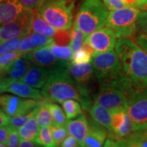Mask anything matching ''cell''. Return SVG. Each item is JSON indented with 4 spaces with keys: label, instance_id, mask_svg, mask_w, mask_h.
<instances>
[{
    "label": "cell",
    "instance_id": "cell-39",
    "mask_svg": "<svg viewBox=\"0 0 147 147\" xmlns=\"http://www.w3.org/2000/svg\"><path fill=\"white\" fill-rule=\"evenodd\" d=\"M137 28L140 33L147 34V9L140 11L138 18Z\"/></svg>",
    "mask_w": 147,
    "mask_h": 147
},
{
    "label": "cell",
    "instance_id": "cell-16",
    "mask_svg": "<svg viewBox=\"0 0 147 147\" xmlns=\"http://www.w3.org/2000/svg\"><path fill=\"white\" fill-rule=\"evenodd\" d=\"M89 128L87 135L84 139L83 146L100 147L104 146L108 135L106 129L93 119H88Z\"/></svg>",
    "mask_w": 147,
    "mask_h": 147
},
{
    "label": "cell",
    "instance_id": "cell-28",
    "mask_svg": "<svg viewBox=\"0 0 147 147\" xmlns=\"http://www.w3.org/2000/svg\"><path fill=\"white\" fill-rule=\"evenodd\" d=\"M62 108L65 112L67 119H74L82 113V108L80 103L76 100H67L61 103Z\"/></svg>",
    "mask_w": 147,
    "mask_h": 147
},
{
    "label": "cell",
    "instance_id": "cell-7",
    "mask_svg": "<svg viewBox=\"0 0 147 147\" xmlns=\"http://www.w3.org/2000/svg\"><path fill=\"white\" fill-rule=\"evenodd\" d=\"M127 113L134 131L147 130V87L138 91L127 100Z\"/></svg>",
    "mask_w": 147,
    "mask_h": 147
},
{
    "label": "cell",
    "instance_id": "cell-45",
    "mask_svg": "<svg viewBox=\"0 0 147 147\" xmlns=\"http://www.w3.org/2000/svg\"><path fill=\"white\" fill-rule=\"evenodd\" d=\"M18 146L19 147H36V146H41L38 143L33 142L32 140H29L21 138H20L19 144H18Z\"/></svg>",
    "mask_w": 147,
    "mask_h": 147
},
{
    "label": "cell",
    "instance_id": "cell-42",
    "mask_svg": "<svg viewBox=\"0 0 147 147\" xmlns=\"http://www.w3.org/2000/svg\"><path fill=\"white\" fill-rule=\"evenodd\" d=\"M9 130H10V125L9 124L0 127V142L3 143L6 146L8 141Z\"/></svg>",
    "mask_w": 147,
    "mask_h": 147
},
{
    "label": "cell",
    "instance_id": "cell-3",
    "mask_svg": "<svg viewBox=\"0 0 147 147\" xmlns=\"http://www.w3.org/2000/svg\"><path fill=\"white\" fill-rule=\"evenodd\" d=\"M91 63L100 86H113L120 89L129 79L115 51L98 53L92 59Z\"/></svg>",
    "mask_w": 147,
    "mask_h": 147
},
{
    "label": "cell",
    "instance_id": "cell-4",
    "mask_svg": "<svg viewBox=\"0 0 147 147\" xmlns=\"http://www.w3.org/2000/svg\"><path fill=\"white\" fill-rule=\"evenodd\" d=\"M108 10L102 0H84L76 14L74 23L85 38L106 25Z\"/></svg>",
    "mask_w": 147,
    "mask_h": 147
},
{
    "label": "cell",
    "instance_id": "cell-2",
    "mask_svg": "<svg viewBox=\"0 0 147 147\" xmlns=\"http://www.w3.org/2000/svg\"><path fill=\"white\" fill-rule=\"evenodd\" d=\"M123 69L138 91L147 87V54L130 38H119L115 46Z\"/></svg>",
    "mask_w": 147,
    "mask_h": 147
},
{
    "label": "cell",
    "instance_id": "cell-33",
    "mask_svg": "<svg viewBox=\"0 0 147 147\" xmlns=\"http://www.w3.org/2000/svg\"><path fill=\"white\" fill-rule=\"evenodd\" d=\"M127 113V110H122L112 113V131L110 133L116 131L123 125Z\"/></svg>",
    "mask_w": 147,
    "mask_h": 147
},
{
    "label": "cell",
    "instance_id": "cell-22",
    "mask_svg": "<svg viewBox=\"0 0 147 147\" xmlns=\"http://www.w3.org/2000/svg\"><path fill=\"white\" fill-rule=\"evenodd\" d=\"M89 112L91 118L104 126L108 133L112 131V113L109 110L95 102L90 107Z\"/></svg>",
    "mask_w": 147,
    "mask_h": 147
},
{
    "label": "cell",
    "instance_id": "cell-15",
    "mask_svg": "<svg viewBox=\"0 0 147 147\" xmlns=\"http://www.w3.org/2000/svg\"><path fill=\"white\" fill-rule=\"evenodd\" d=\"M54 42L52 37L32 32L23 37L18 51L22 55L46 47Z\"/></svg>",
    "mask_w": 147,
    "mask_h": 147
},
{
    "label": "cell",
    "instance_id": "cell-50",
    "mask_svg": "<svg viewBox=\"0 0 147 147\" xmlns=\"http://www.w3.org/2000/svg\"><path fill=\"white\" fill-rule=\"evenodd\" d=\"M146 135H147V130H146Z\"/></svg>",
    "mask_w": 147,
    "mask_h": 147
},
{
    "label": "cell",
    "instance_id": "cell-40",
    "mask_svg": "<svg viewBox=\"0 0 147 147\" xmlns=\"http://www.w3.org/2000/svg\"><path fill=\"white\" fill-rule=\"evenodd\" d=\"M102 1L109 11L118 10L127 6L123 0H102Z\"/></svg>",
    "mask_w": 147,
    "mask_h": 147
},
{
    "label": "cell",
    "instance_id": "cell-29",
    "mask_svg": "<svg viewBox=\"0 0 147 147\" xmlns=\"http://www.w3.org/2000/svg\"><path fill=\"white\" fill-rule=\"evenodd\" d=\"M36 142L40 146L45 147L57 146L53 139L50 126L40 127Z\"/></svg>",
    "mask_w": 147,
    "mask_h": 147
},
{
    "label": "cell",
    "instance_id": "cell-34",
    "mask_svg": "<svg viewBox=\"0 0 147 147\" xmlns=\"http://www.w3.org/2000/svg\"><path fill=\"white\" fill-rule=\"evenodd\" d=\"M51 129L52 132V135L54 139V141L57 146H60L63 140L67 136L68 131L65 127H55L54 125H51Z\"/></svg>",
    "mask_w": 147,
    "mask_h": 147
},
{
    "label": "cell",
    "instance_id": "cell-30",
    "mask_svg": "<svg viewBox=\"0 0 147 147\" xmlns=\"http://www.w3.org/2000/svg\"><path fill=\"white\" fill-rule=\"evenodd\" d=\"M70 34L71 41L70 43H69V46L72 49L74 52H75V51H78L82 48L85 36H84L82 31L76 26L74 23L71 26Z\"/></svg>",
    "mask_w": 147,
    "mask_h": 147
},
{
    "label": "cell",
    "instance_id": "cell-31",
    "mask_svg": "<svg viewBox=\"0 0 147 147\" xmlns=\"http://www.w3.org/2000/svg\"><path fill=\"white\" fill-rule=\"evenodd\" d=\"M23 37H18L0 43V55L7 53L18 51Z\"/></svg>",
    "mask_w": 147,
    "mask_h": 147
},
{
    "label": "cell",
    "instance_id": "cell-41",
    "mask_svg": "<svg viewBox=\"0 0 147 147\" xmlns=\"http://www.w3.org/2000/svg\"><path fill=\"white\" fill-rule=\"evenodd\" d=\"M19 1L25 8L36 10L39 8L44 0H19Z\"/></svg>",
    "mask_w": 147,
    "mask_h": 147
},
{
    "label": "cell",
    "instance_id": "cell-25",
    "mask_svg": "<svg viewBox=\"0 0 147 147\" xmlns=\"http://www.w3.org/2000/svg\"><path fill=\"white\" fill-rule=\"evenodd\" d=\"M50 101L44 99L40 101L37 108L36 117L40 127L51 126L52 125V116L49 108Z\"/></svg>",
    "mask_w": 147,
    "mask_h": 147
},
{
    "label": "cell",
    "instance_id": "cell-24",
    "mask_svg": "<svg viewBox=\"0 0 147 147\" xmlns=\"http://www.w3.org/2000/svg\"><path fill=\"white\" fill-rule=\"evenodd\" d=\"M39 127L36 115L33 116L26 123L18 129L20 138L36 142V139L39 133Z\"/></svg>",
    "mask_w": 147,
    "mask_h": 147
},
{
    "label": "cell",
    "instance_id": "cell-37",
    "mask_svg": "<svg viewBox=\"0 0 147 147\" xmlns=\"http://www.w3.org/2000/svg\"><path fill=\"white\" fill-rule=\"evenodd\" d=\"M22 55L18 51L7 53L0 55V69L10 65L11 63L19 58Z\"/></svg>",
    "mask_w": 147,
    "mask_h": 147
},
{
    "label": "cell",
    "instance_id": "cell-47",
    "mask_svg": "<svg viewBox=\"0 0 147 147\" xmlns=\"http://www.w3.org/2000/svg\"><path fill=\"white\" fill-rule=\"evenodd\" d=\"M9 120H10V117L0 108V127L9 124Z\"/></svg>",
    "mask_w": 147,
    "mask_h": 147
},
{
    "label": "cell",
    "instance_id": "cell-49",
    "mask_svg": "<svg viewBox=\"0 0 147 147\" xmlns=\"http://www.w3.org/2000/svg\"><path fill=\"white\" fill-rule=\"evenodd\" d=\"M123 1L126 3V5H127V6L136 7L137 0H123Z\"/></svg>",
    "mask_w": 147,
    "mask_h": 147
},
{
    "label": "cell",
    "instance_id": "cell-5",
    "mask_svg": "<svg viewBox=\"0 0 147 147\" xmlns=\"http://www.w3.org/2000/svg\"><path fill=\"white\" fill-rule=\"evenodd\" d=\"M74 7L69 0H44L37 10L55 28L68 30L72 26Z\"/></svg>",
    "mask_w": 147,
    "mask_h": 147
},
{
    "label": "cell",
    "instance_id": "cell-12",
    "mask_svg": "<svg viewBox=\"0 0 147 147\" xmlns=\"http://www.w3.org/2000/svg\"><path fill=\"white\" fill-rule=\"evenodd\" d=\"M29 65L30 61L26 55H23L10 65L0 69V93L10 84L21 80L28 70Z\"/></svg>",
    "mask_w": 147,
    "mask_h": 147
},
{
    "label": "cell",
    "instance_id": "cell-38",
    "mask_svg": "<svg viewBox=\"0 0 147 147\" xmlns=\"http://www.w3.org/2000/svg\"><path fill=\"white\" fill-rule=\"evenodd\" d=\"M10 125V124H9ZM20 141V136L18 134V130L16 128L10 125V130H9V136L7 146L16 147L18 146Z\"/></svg>",
    "mask_w": 147,
    "mask_h": 147
},
{
    "label": "cell",
    "instance_id": "cell-19",
    "mask_svg": "<svg viewBox=\"0 0 147 147\" xmlns=\"http://www.w3.org/2000/svg\"><path fill=\"white\" fill-rule=\"evenodd\" d=\"M27 10L19 0H0V24L16 19Z\"/></svg>",
    "mask_w": 147,
    "mask_h": 147
},
{
    "label": "cell",
    "instance_id": "cell-18",
    "mask_svg": "<svg viewBox=\"0 0 147 147\" xmlns=\"http://www.w3.org/2000/svg\"><path fill=\"white\" fill-rule=\"evenodd\" d=\"M51 72L48 69L31 63L21 81L37 89H42L47 82Z\"/></svg>",
    "mask_w": 147,
    "mask_h": 147
},
{
    "label": "cell",
    "instance_id": "cell-26",
    "mask_svg": "<svg viewBox=\"0 0 147 147\" xmlns=\"http://www.w3.org/2000/svg\"><path fill=\"white\" fill-rule=\"evenodd\" d=\"M48 46L57 58L65 62L71 63L74 51L70 46L59 45L55 43V41Z\"/></svg>",
    "mask_w": 147,
    "mask_h": 147
},
{
    "label": "cell",
    "instance_id": "cell-10",
    "mask_svg": "<svg viewBox=\"0 0 147 147\" xmlns=\"http://www.w3.org/2000/svg\"><path fill=\"white\" fill-rule=\"evenodd\" d=\"M40 101L15 95H0V108L9 117L23 115L32 111Z\"/></svg>",
    "mask_w": 147,
    "mask_h": 147
},
{
    "label": "cell",
    "instance_id": "cell-8",
    "mask_svg": "<svg viewBox=\"0 0 147 147\" xmlns=\"http://www.w3.org/2000/svg\"><path fill=\"white\" fill-rule=\"evenodd\" d=\"M34 16V10L28 9L16 19L0 24V41L3 42L18 37L25 36L32 32Z\"/></svg>",
    "mask_w": 147,
    "mask_h": 147
},
{
    "label": "cell",
    "instance_id": "cell-13",
    "mask_svg": "<svg viewBox=\"0 0 147 147\" xmlns=\"http://www.w3.org/2000/svg\"><path fill=\"white\" fill-rule=\"evenodd\" d=\"M91 63V62H90ZM74 64L70 63L68 70L77 84L87 94L91 95L96 78L92 63Z\"/></svg>",
    "mask_w": 147,
    "mask_h": 147
},
{
    "label": "cell",
    "instance_id": "cell-27",
    "mask_svg": "<svg viewBox=\"0 0 147 147\" xmlns=\"http://www.w3.org/2000/svg\"><path fill=\"white\" fill-rule=\"evenodd\" d=\"M49 108L52 116V125L65 127L67 119L63 108L51 102H49Z\"/></svg>",
    "mask_w": 147,
    "mask_h": 147
},
{
    "label": "cell",
    "instance_id": "cell-11",
    "mask_svg": "<svg viewBox=\"0 0 147 147\" xmlns=\"http://www.w3.org/2000/svg\"><path fill=\"white\" fill-rule=\"evenodd\" d=\"M25 55L31 63L48 69L51 74L55 71L67 68L70 63L57 58L51 51L49 46L40 48L25 54Z\"/></svg>",
    "mask_w": 147,
    "mask_h": 147
},
{
    "label": "cell",
    "instance_id": "cell-14",
    "mask_svg": "<svg viewBox=\"0 0 147 147\" xmlns=\"http://www.w3.org/2000/svg\"><path fill=\"white\" fill-rule=\"evenodd\" d=\"M85 40L94 48L97 54L113 51L117 44L115 33L108 27L95 31L86 37Z\"/></svg>",
    "mask_w": 147,
    "mask_h": 147
},
{
    "label": "cell",
    "instance_id": "cell-51",
    "mask_svg": "<svg viewBox=\"0 0 147 147\" xmlns=\"http://www.w3.org/2000/svg\"><path fill=\"white\" fill-rule=\"evenodd\" d=\"M0 43H1V41H0Z\"/></svg>",
    "mask_w": 147,
    "mask_h": 147
},
{
    "label": "cell",
    "instance_id": "cell-48",
    "mask_svg": "<svg viewBox=\"0 0 147 147\" xmlns=\"http://www.w3.org/2000/svg\"><path fill=\"white\" fill-rule=\"evenodd\" d=\"M136 8H139L140 10H146L147 9V0H137Z\"/></svg>",
    "mask_w": 147,
    "mask_h": 147
},
{
    "label": "cell",
    "instance_id": "cell-35",
    "mask_svg": "<svg viewBox=\"0 0 147 147\" xmlns=\"http://www.w3.org/2000/svg\"><path fill=\"white\" fill-rule=\"evenodd\" d=\"M92 56L91 54L87 52L84 49H80L79 50L74 52L71 63L74 64H82L91 62Z\"/></svg>",
    "mask_w": 147,
    "mask_h": 147
},
{
    "label": "cell",
    "instance_id": "cell-17",
    "mask_svg": "<svg viewBox=\"0 0 147 147\" xmlns=\"http://www.w3.org/2000/svg\"><path fill=\"white\" fill-rule=\"evenodd\" d=\"M65 127L69 135L72 136L78 140L80 146H83L89 128L88 119L85 115L81 113L74 119H67Z\"/></svg>",
    "mask_w": 147,
    "mask_h": 147
},
{
    "label": "cell",
    "instance_id": "cell-20",
    "mask_svg": "<svg viewBox=\"0 0 147 147\" xmlns=\"http://www.w3.org/2000/svg\"><path fill=\"white\" fill-rule=\"evenodd\" d=\"M144 131H132L126 137L116 141L106 139L104 146L147 147V135Z\"/></svg>",
    "mask_w": 147,
    "mask_h": 147
},
{
    "label": "cell",
    "instance_id": "cell-46",
    "mask_svg": "<svg viewBox=\"0 0 147 147\" xmlns=\"http://www.w3.org/2000/svg\"><path fill=\"white\" fill-rule=\"evenodd\" d=\"M82 48L87 51V52L89 53V54H91L92 57H93L95 55H96L97 54V53H96V51H95V50L94 49V48L92 47L91 44H90L88 41H87L86 40L83 42Z\"/></svg>",
    "mask_w": 147,
    "mask_h": 147
},
{
    "label": "cell",
    "instance_id": "cell-43",
    "mask_svg": "<svg viewBox=\"0 0 147 147\" xmlns=\"http://www.w3.org/2000/svg\"><path fill=\"white\" fill-rule=\"evenodd\" d=\"M62 147H78L80 146L78 140L72 136H67L60 145Z\"/></svg>",
    "mask_w": 147,
    "mask_h": 147
},
{
    "label": "cell",
    "instance_id": "cell-6",
    "mask_svg": "<svg viewBox=\"0 0 147 147\" xmlns=\"http://www.w3.org/2000/svg\"><path fill=\"white\" fill-rule=\"evenodd\" d=\"M140 13L139 8L131 6L110 11L106 25L113 29L117 38H134L138 30L137 21Z\"/></svg>",
    "mask_w": 147,
    "mask_h": 147
},
{
    "label": "cell",
    "instance_id": "cell-44",
    "mask_svg": "<svg viewBox=\"0 0 147 147\" xmlns=\"http://www.w3.org/2000/svg\"><path fill=\"white\" fill-rule=\"evenodd\" d=\"M136 44L147 54V34L141 33L136 39Z\"/></svg>",
    "mask_w": 147,
    "mask_h": 147
},
{
    "label": "cell",
    "instance_id": "cell-1",
    "mask_svg": "<svg viewBox=\"0 0 147 147\" xmlns=\"http://www.w3.org/2000/svg\"><path fill=\"white\" fill-rule=\"evenodd\" d=\"M41 94L50 102L61 103L70 99L76 100L84 110H89L92 104L91 95L80 89L69 74L68 67L51 73L42 88Z\"/></svg>",
    "mask_w": 147,
    "mask_h": 147
},
{
    "label": "cell",
    "instance_id": "cell-36",
    "mask_svg": "<svg viewBox=\"0 0 147 147\" xmlns=\"http://www.w3.org/2000/svg\"><path fill=\"white\" fill-rule=\"evenodd\" d=\"M68 30L58 29L56 34L53 37L55 43L59 45L63 46L67 45L69 43H70L71 34Z\"/></svg>",
    "mask_w": 147,
    "mask_h": 147
},
{
    "label": "cell",
    "instance_id": "cell-32",
    "mask_svg": "<svg viewBox=\"0 0 147 147\" xmlns=\"http://www.w3.org/2000/svg\"><path fill=\"white\" fill-rule=\"evenodd\" d=\"M40 103V102H39ZM37 108L38 106L34 108L32 111H31L30 113L25 114L23 115H20V116H15V117H10V120H9V124L12 127H14V128L19 129L23 125H25L26 123L33 116L36 115V112H37Z\"/></svg>",
    "mask_w": 147,
    "mask_h": 147
},
{
    "label": "cell",
    "instance_id": "cell-21",
    "mask_svg": "<svg viewBox=\"0 0 147 147\" xmlns=\"http://www.w3.org/2000/svg\"><path fill=\"white\" fill-rule=\"evenodd\" d=\"M3 92H8L24 98L34 99L38 101H42L45 99L42 97L39 89L31 87L29 84L21 80L16 81L10 84L8 87L3 90L2 93Z\"/></svg>",
    "mask_w": 147,
    "mask_h": 147
},
{
    "label": "cell",
    "instance_id": "cell-23",
    "mask_svg": "<svg viewBox=\"0 0 147 147\" xmlns=\"http://www.w3.org/2000/svg\"><path fill=\"white\" fill-rule=\"evenodd\" d=\"M58 29L55 28L40 16L38 10H34V19L32 22V32L38 33L45 36L53 37L56 34Z\"/></svg>",
    "mask_w": 147,
    "mask_h": 147
},
{
    "label": "cell",
    "instance_id": "cell-9",
    "mask_svg": "<svg viewBox=\"0 0 147 147\" xmlns=\"http://www.w3.org/2000/svg\"><path fill=\"white\" fill-rule=\"evenodd\" d=\"M95 102L111 112L127 110V98L121 90L113 86H100V89L93 95Z\"/></svg>",
    "mask_w": 147,
    "mask_h": 147
}]
</instances>
